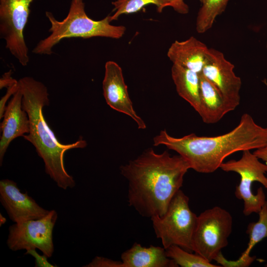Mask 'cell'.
Segmentation results:
<instances>
[{
	"label": "cell",
	"mask_w": 267,
	"mask_h": 267,
	"mask_svg": "<svg viewBox=\"0 0 267 267\" xmlns=\"http://www.w3.org/2000/svg\"><path fill=\"white\" fill-rule=\"evenodd\" d=\"M112 4L114 13L110 15L111 22L117 20L122 15L137 12L149 4L156 6L157 10L160 13L168 6L167 0H116L112 1Z\"/></svg>",
	"instance_id": "cell-20"
},
{
	"label": "cell",
	"mask_w": 267,
	"mask_h": 267,
	"mask_svg": "<svg viewBox=\"0 0 267 267\" xmlns=\"http://www.w3.org/2000/svg\"><path fill=\"white\" fill-rule=\"evenodd\" d=\"M265 267H267V264H266V265H265Z\"/></svg>",
	"instance_id": "cell-29"
},
{
	"label": "cell",
	"mask_w": 267,
	"mask_h": 267,
	"mask_svg": "<svg viewBox=\"0 0 267 267\" xmlns=\"http://www.w3.org/2000/svg\"><path fill=\"white\" fill-rule=\"evenodd\" d=\"M167 256L181 267H218L196 253L188 252L177 245L165 249Z\"/></svg>",
	"instance_id": "cell-21"
},
{
	"label": "cell",
	"mask_w": 267,
	"mask_h": 267,
	"mask_svg": "<svg viewBox=\"0 0 267 267\" xmlns=\"http://www.w3.org/2000/svg\"><path fill=\"white\" fill-rule=\"evenodd\" d=\"M189 200V197L180 189L162 216L150 218L155 234L165 249L177 245L193 252V237L198 216L191 210Z\"/></svg>",
	"instance_id": "cell-5"
},
{
	"label": "cell",
	"mask_w": 267,
	"mask_h": 267,
	"mask_svg": "<svg viewBox=\"0 0 267 267\" xmlns=\"http://www.w3.org/2000/svg\"><path fill=\"white\" fill-rule=\"evenodd\" d=\"M35 0H0V35L5 47L23 66L29 62L23 31Z\"/></svg>",
	"instance_id": "cell-8"
},
{
	"label": "cell",
	"mask_w": 267,
	"mask_h": 267,
	"mask_svg": "<svg viewBox=\"0 0 267 267\" xmlns=\"http://www.w3.org/2000/svg\"><path fill=\"white\" fill-rule=\"evenodd\" d=\"M153 140L155 146L163 145L177 152L188 162L190 169L209 174L220 168L231 154L266 145L267 128L258 125L250 115L244 113L235 128L222 135L199 136L191 133L175 137L163 130Z\"/></svg>",
	"instance_id": "cell-2"
},
{
	"label": "cell",
	"mask_w": 267,
	"mask_h": 267,
	"mask_svg": "<svg viewBox=\"0 0 267 267\" xmlns=\"http://www.w3.org/2000/svg\"><path fill=\"white\" fill-rule=\"evenodd\" d=\"M86 267H123L122 261H114L102 257H95Z\"/></svg>",
	"instance_id": "cell-22"
},
{
	"label": "cell",
	"mask_w": 267,
	"mask_h": 267,
	"mask_svg": "<svg viewBox=\"0 0 267 267\" xmlns=\"http://www.w3.org/2000/svg\"><path fill=\"white\" fill-rule=\"evenodd\" d=\"M6 221V219L0 214V225L4 224Z\"/></svg>",
	"instance_id": "cell-28"
},
{
	"label": "cell",
	"mask_w": 267,
	"mask_h": 267,
	"mask_svg": "<svg viewBox=\"0 0 267 267\" xmlns=\"http://www.w3.org/2000/svg\"><path fill=\"white\" fill-rule=\"evenodd\" d=\"M168 6L172 7L175 11L178 13L185 14L189 12V7L184 0H167ZM202 3L205 0H199Z\"/></svg>",
	"instance_id": "cell-25"
},
{
	"label": "cell",
	"mask_w": 267,
	"mask_h": 267,
	"mask_svg": "<svg viewBox=\"0 0 267 267\" xmlns=\"http://www.w3.org/2000/svg\"><path fill=\"white\" fill-rule=\"evenodd\" d=\"M199 78L200 104L198 113L205 123H217L231 111L214 85L202 73Z\"/></svg>",
	"instance_id": "cell-16"
},
{
	"label": "cell",
	"mask_w": 267,
	"mask_h": 267,
	"mask_svg": "<svg viewBox=\"0 0 267 267\" xmlns=\"http://www.w3.org/2000/svg\"><path fill=\"white\" fill-rule=\"evenodd\" d=\"M18 81L23 94L22 108L30 121L29 133L23 137L35 147L43 160L45 173L57 185L64 190L73 188L75 181L65 169L64 155L70 149L85 148L87 145L86 141L80 137L70 144L60 142L43 114V108L49 104L46 87L31 77H23Z\"/></svg>",
	"instance_id": "cell-3"
},
{
	"label": "cell",
	"mask_w": 267,
	"mask_h": 267,
	"mask_svg": "<svg viewBox=\"0 0 267 267\" xmlns=\"http://www.w3.org/2000/svg\"><path fill=\"white\" fill-rule=\"evenodd\" d=\"M102 89L105 100L112 109L130 117L136 123L138 129H146L144 121L133 107L122 69L115 61H108L105 63Z\"/></svg>",
	"instance_id": "cell-11"
},
{
	"label": "cell",
	"mask_w": 267,
	"mask_h": 267,
	"mask_svg": "<svg viewBox=\"0 0 267 267\" xmlns=\"http://www.w3.org/2000/svg\"><path fill=\"white\" fill-rule=\"evenodd\" d=\"M57 219V212L52 210L42 218L10 225L6 240L8 248L13 251L38 249L51 257L54 252L52 233Z\"/></svg>",
	"instance_id": "cell-9"
},
{
	"label": "cell",
	"mask_w": 267,
	"mask_h": 267,
	"mask_svg": "<svg viewBox=\"0 0 267 267\" xmlns=\"http://www.w3.org/2000/svg\"><path fill=\"white\" fill-rule=\"evenodd\" d=\"M18 81H17L12 85L7 88L6 92L0 100V119L3 118V115L6 108V103L8 99L13 95L19 89Z\"/></svg>",
	"instance_id": "cell-23"
},
{
	"label": "cell",
	"mask_w": 267,
	"mask_h": 267,
	"mask_svg": "<svg viewBox=\"0 0 267 267\" xmlns=\"http://www.w3.org/2000/svg\"><path fill=\"white\" fill-rule=\"evenodd\" d=\"M229 0H205L196 17V30L203 34L210 30L216 17L224 11Z\"/></svg>",
	"instance_id": "cell-19"
},
{
	"label": "cell",
	"mask_w": 267,
	"mask_h": 267,
	"mask_svg": "<svg viewBox=\"0 0 267 267\" xmlns=\"http://www.w3.org/2000/svg\"><path fill=\"white\" fill-rule=\"evenodd\" d=\"M189 169L179 155L172 156L167 151L157 153L151 148L145 150L120 166L121 174L128 183L129 205L143 217L162 216Z\"/></svg>",
	"instance_id": "cell-1"
},
{
	"label": "cell",
	"mask_w": 267,
	"mask_h": 267,
	"mask_svg": "<svg viewBox=\"0 0 267 267\" xmlns=\"http://www.w3.org/2000/svg\"><path fill=\"white\" fill-rule=\"evenodd\" d=\"M171 75L178 94L198 112L200 104L199 74L173 64Z\"/></svg>",
	"instance_id": "cell-17"
},
{
	"label": "cell",
	"mask_w": 267,
	"mask_h": 267,
	"mask_svg": "<svg viewBox=\"0 0 267 267\" xmlns=\"http://www.w3.org/2000/svg\"><path fill=\"white\" fill-rule=\"evenodd\" d=\"M234 65L223 54L214 48H209L205 64L201 73L216 87L230 111L240 104L241 78L234 72Z\"/></svg>",
	"instance_id": "cell-10"
},
{
	"label": "cell",
	"mask_w": 267,
	"mask_h": 267,
	"mask_svg": "<svg viewBox=\"0 0 267 267\" xmlns=\"http://www.w3.org/2000/svg\"><path fill=\"white\" fill-rule=\"evenodd\" d=\"M123 267H177L178 265L166 254L163 247L142 246L134 243L121 256Z\"/></svg>",
	"instance_id": "cell-15"
},
{
	"label": "cell",
	"mask_w": 267,
	"mask_h": 267,
	"mask_svg": "<svg viewBox=\"0 0 267 267\" xmlns=\"http://www.w3.org/2000/svg\"><path fill=\"white\" fill-rule=\"evenodd\" d=\"M258 214V221L251 222L247 226L246 233L249 236V242L246 250L236 261H229V267H247L255 260L256 256H251L250 252L257 244L267 238V201Z\"/></svg>",
	"instance_id": "cell-18"
},
{
	"label": "cell",
	"mask_w": 267,
	"mask_h": 267,
	"mask_svg": "<svg viewBox=\"0 0 267 267\" xmlns=\"http://www.w3.org/2000/svg\"><path fill=\"white\" fill-rule=\"evenodd\" d=\"M209 49L204 43L192 36L185 41L173 42L167 56L173 64L200 74L205 64Z\"/></svg>",
	"instance_id": "cell-14"
},
{
	"label": "cell",
	"mask_w": 267,
	"mask_h": 267,
	"mask_svg": "<svg viewBox=\"0 0 267 267\" xmlns=\"http://www.w3.org/2000/svg\"><path fill=\"white\" fill-rule=\"evenodd\" d=\"M0 201L15 223L42 218L50 211L41 207L27 193L21 192L17 183L8 179L0 181Z\"/></svg>",
	"instance_id": "cell-12"
},
{
	"label": "cell",
	"mask_w": 267,
	"mask_h": 267,
	"mask_svg": "<svg viewBox=\"0 0 267 267\" xmlns=\"http://www.w3.org/2000/svg\"><path fill=\"white\" fill-rule=\"evenodd\" d=\"M25 255H30L35 258V267H56L49 263L47 261L48 257L44 254L43 255L39 254L36 249H30L26 250Z\"/></svg>",
	"instance_id": "cell-24"
},
{
	"label": "cell",
	"mask_w": 267,
	"mask_h": 267,
	"mask_svg": "<svg viewBox=\"0 0 267 267\" xmlns=\"http://www.w3.org/2000/svg\"><path fill=\"white\" fill-rule=\"evenodd\" d=\"M220 168L225 172H234L240 176V181L236 186L235 195L244 203L243 212L245 216L257 213L265 203L266 194L262 187H260L257 193L252 191L254 182L261 183L267 189V165L260 162V159L250 150L243 151L241 158L238 160H230L223 162Z\"/></svg>",
	"instance_id": "cell-7"
},
{
	"label": "cell",
	"mask_w": 267,
	"mask_h": 267,
	"mask_svg": "<svg viewBox=\"0 0 267 267\" xmlns=\"http://www.w3.org/2000/svg\"><path fill=\"white\" fill-rule=\"evenodd\" d=\"M22 97L19 87L6 106L0 124V166H2L3 157L11 142L18 137L28 134L30 131V121L27 112L22 108Z\"/></svg>",
	"instance_id": "cell-13"
},
{
	"label": "cell",
	"mask_w": 267,
	"mask_h": 267,
	"mask_svg": "<svg viewBox=\"0 0 267 267\" xmlns=\"http://www.w3.org/2000/svg\"><path fill=\"white\" fill-rule=\"evenodd\" d=\"M232 217L226 210L215 206L198 217L193 237V252L208 261L215 260L228 243Z\"/></svg>",
	"instance_id": "cell-6"
},
{
	"label": "cell",
	"mask_w": 267,
	"mask_h": 267,
	"mask_svg": "<svg viewBox=\"0 0 267 267\" xmlns=\"http://www.w3.org/2000/svg\"><path fill=\"white\" fill-rule=\"evenodd\" d=\"M253 153L259 159L264 161L267 165V144L263 147L255 149Z\"/></svg>",
	"instance_id": "cell-27"
},
{
	"label": "cell",
	"mask_w": 267,
	"mask_h": 267,
	"mask_svg": "<svg viewBox=\"0 0 267 267\" xmlns=\"http://www.w3.org/2000/svg\"><path fill=\"white\" fill-rule=\"evenodd\" d=\"M11 70L5 73L0 79V89H2L4 88H7L9 86L12 85L17 81L13 79L11 77Z\"/></svg>",
	"instance_id": "cell-26"
},
{
	"label": "cell",
	"mask_w": 267,
	"mask_h": 267,
	"mask_svg": "<svg viewBox=\"0 0 267 267\" xmlns=\"http://www.w3.org/2000/svg\"><path fill=\"white\" fill-rule=\"evenodd\" d=\"M45 16L51 24L48 30L51 34L33 49L37 54H51L52 48L64 39L100 37L119 39L126 31L124 26L111 24L110 15L100 20L91 19L86 12L83 0H72L68 14L62 21L56 20L49 11L45 12Z\"/></svg>",
	"instance_id": "cell-4"
}]
</instances>
